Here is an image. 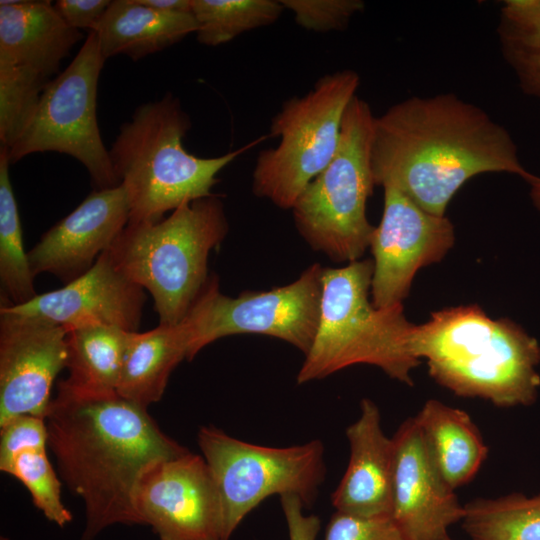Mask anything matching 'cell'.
Here are the masks:
<instances>
[{"label":"cell","mask_w":540,"mask_h":540,"mask_svg":"<svg viewBox=\"0 0 540 540\" xmlns=\"http://www.w3.org/2000/svg\"><path fill=\"white\" fill-rule=\"evenodd\" d=\"M372 260L341 268H323L322 295L313 344L297 374L304 384L356 364H369L412 386L420 364L411 349L409 322L402 304L377 308L369 299Z\"/></svg>","instance_id":"obj_5"},{"label":"cell","mask_w":540,"mask_h":540,"mask_svg":"<svg viewBox=\"0 0 540 540\" xmlns=\"http://www.w3.org/2000/svg\"><path fill=\"white\" fill-rule=\"evenodd\" d=\"M129 222L126 192L118 186L93 190L27 252L34 277L50 273L64 284L85 274Z\"/></svg>","instance_id":"obj_16"},{"label":"cell","mask_w":540,"mask_h":540,"mask_svg":"<svg viewBox=\"0 0 540 540\" xmlns=\"http://www.w3.org/2000/svg\"><path fill=\"white\" fill-rule=\"evenodd\" d=\"M530 187V198L535 208L540 212V177L532 173L524 179Z\"/></svg>","instance_id":"obj_35"},{"label":"cell","mask_w":540,"mask_h":540,"mask_svg":"<svg viewBox=\"0 0 540 540\" xmlns=\"http://www.w3.org/2000/svg\"><path fill=\"white\" fill-rule=\"evenodd\" d=\"M371 168L375 186L394 187L438 216L476 175L530 173L510 133L454 93L410 97L375 116Z\"/></svg>","instance_id":"obj_1"},{"label":"cell","mask_w":540,"mask_h":540,"mask_svg":"<svg viewBox=\"0 0 540 540\" xmlns=\"http://www.w3.org/2000/svg\"><path fill=\"white\" fill-rule=\"evenodd\" d=\"M97 35L88 36L71 63L48 83L25 129L7 150L11 164L33 153L58 152L78 160L95 190L118 186L97 122V88L105 63Z\"/></svg>","instance_id":"obj_10"},{"label":"cell","mask_w":540,"mask_h":540,"mask_svg":"<svg viewBox=\"0 0 540 540\" xmlns=\"http://www.w3.org/2000/svg\"><path fill=\"white\" fill-rule=\"evenodd\" d=\"M190 127L189 115L171 93L140 105L121 125L109 154L126 192L128 223L157 222L185 202L212 196L218 173L262 141L203 158L189 153L183 145Z\"/></svg>","instance_id":"obj_4"},{"label":"cell","mask_w":540,"mask_h":540,"mask_svg":"<svg viewBox=\"0 0 540 540\" xmlns=\"http://www.w3.org/2000/svg\"><path fill=\"white\" fill-rule=\"evenodd\" d=\"M135 507L160 540H220L219 495L203 456L187 451L153 464L139 481Z\"/></svg>","instance_id":"obj_13"},{"label":"cell","mask_w":540,"mask_h":540,"mask_svg":"<svg viewBox=\"0 0 540 540\" xmlns=\"http://www.w3.org/2000/svg\"><path fill=\"white\" fill-rule=\"evenodd\" d=\"M411 349L429 375L457 396L497 407L528 406L540 387V344L508 318L493 319L475 304L431 313L414 324Z\"/></svg>","instance_id":"obj_3"},{"label":"cell","mask_w":540,"mask_h":540,"mask_svg":"<svg viewBox=\"0 0 540 540\" xmlns=\"http://www.w3.org/2000/svg\"><path fill=\"white\" fill-rule=\"evenodd\" d=\"M322 272L315 263L290 284L236 298L221 293L218 278L209 276L183 319L190 331V360L208 344L235 334L272 336L306 355L319 322Z\"/></svg>","instance_id":"obj_11"},{"label":"cell","mask_w":540,"mask_h":540,"mask_svg":"<svg viewBox=\"0 0 540 540\" xmlns=\"http://www.w3.org/2000/svg\"><path fill=\"white\" fill-rule=\"evenodd\" d=\"M359 85L357 72L339 70L320 77L304 96L283 103L270 128V136L279 137V143L258 154L253 170L256 196L292 209L333 158L343 115Z\"/></svg>","instance_id":"obj_8"},{"label":"cell","mask_w":540,"mask_h":540,"mask_svg":"<svg viewBox=\"0 0 540 540\" xmlns=\"http://www.w3.org/2000/svg\"><path fill=\"white\" fill-rule=\"evenodd\" d=\"M50 81L0 61V143L10 148L32 118Z\"/></svg>","instance_id":"obj_29"},{"label":"cell","mask_w":540,"mask_h":540,"mask_svg":"<svg viewBox=\"0 0 540 540\" xmlns=\"http://www.w3.org/2000/svg\"><path fill=\"white\" fill-rule=\"evenodd\" d=\"M197 442L219 495L220 540H229L244 517L270 496L294 494L309 507L324 480V446L319 440L268 447L203 426Z\"/></svg>","instance_id":"obj_9"},{"label":"cell","mask_w":540,"mask_h":540,"mask_svg":"<svg viewBox=\"0 0 540 540\" xmlns=\"http://www.w3.org/2000/svg\"><path fill=\"white\" fill-rule=\"evenodd\" d=\"M104 58L136 61L162 51L197 31L192 13H165L138 0H113L93 30Z\"/></svg>","instance_id":"obj_21"},{"label":"cell","mask_w":540,"mask_h":540,"mask_svg":"<svg viewBox=\"0 0 540 540\" xmlns=\"http://www.w3.org/2000/svg\"><path fill=\"white\" fill-rule=\"evenodd\" d=\"M110 4V0H58L54 7L71 28L93 31Z\"/></svg>","instance_id":"obj_32"},{"label":"cell","mask_w":540,"mask_h":540,"mask_svg":"<svg viewBox=\"0 0 540 540\" xmlns=\"http://www.w3.org/2000/svg\"><path fill=\"white\" fill-rule=\"evenodd\" d=\"M190 331L182 320L175 325L134 332L128 345L117 394L147 409L158 402L175 367L190 359Z\"/></svg>","instance_id":"obj_22"},{"label":"cell","mask_w":540,"mask_h":540,"mask_svg":"<svg viewBox=\"0 0 540 540\" xmlns=\"http://www.w3.org/2000/svg\"><path fill=\"white\" fill-rule=\"evenodd\" d=\"M229 226L218 196L185 202L160 221L128 223L108 249L114 264L147 290L159 324L180 323L208 281L211 250Z\"/></svg>","instance_id":"obj_6"},{"label":"cell","mask_w":540,"mask_h":540,"mask_svg":"<svg viewBox=\"0 0 540 540\" xmlns=\"http://www.w3.org/2000/svg\"><path fill=\"white\" fill-rule=\"evenodd\" d=\"M141 4L165 13H192V0H138Z\"/></svg>","instance_id":"obj_34"},{"label":"cell","mask_w":540,"mask_h":540,"mask_svg":"<svg viewBox=\"0 0 540 540\" xmlns=\"http://www.w3.org/2000/svg\"><path fill=\"white\" fill-rule=\"evenodd\" d=\"M118 327L88 326L68 331V378L60 382L86 395L117 393L124 357L133 333Z\"/></svg>","instance_id":"obj_24"},{"label":"cell","mask_w":540,"mask_h":540,"mask_svg":"<svg viewBox=\"0 0 540 540\" xmlns=\"http://www.w3.org/2000/svg\"><path fill=\"white\" fill-rule=\"evenodd\" d=\"M360 416L346 430L347 469L332 493L338 512L358 517L391 516L394 447L381 428L377 405L364 398Z\"/></svg>","instance_id":"obj_18"},{"label":"cell","mask_w":540,"mask_h":540,"mask_svg":"<svg viewBox=\"0 0 540 540\" xmlns=\"http://www.w3.org/2000/svg\"><path fill=\"white\" fill-rule=\"evenodd\" d=\"M45 422L58 474L84 503L83 540L116 523L141 524L135 494L143 474L189 451L162 432L147 409L117 393L80 394L59 382Z\"/></svg>","instance_id":"obj_2"},{"label":"cell","mask_w":540,"mask_h":540,"mask_svg":"<svg viewBox=\"0 0 540 540\" xmlns=\"http://www.w3.org/2000/svg\"><path fill=\"white\" fill-rule=\"evenodd\" d=\"M375 116L357 95L343 115L337 150L292 207L295 225L317 251L336 262H354L375 229L366 215L375 186L371 145Z\"/></svg>","instance_id":"obj_7"},{"label":"cell","mask_w":540,"mask_h":540,"mask_svg":"<svg viewBox=\"0 0 540 540\" xmlns=\"http://www.w3.org/2000/svg\"><path fill=\"white\" fill-rule=\"evenodd\" d=\"M295 22L314 32H329L347 27L351 18L364 9L360 0H280Z\"/></svg>","instance_id":"obj_30"},{"label":"cell","mask_w":540,"mask_h":540,"mask_svg":"<svg viewBox=\"0 0 540 540\" xmlns=\"http://www.w3.org/2000/svg\"><path fill=\"white\" fill-rule=\"evenodd\" d=\"M51 1H0V61L46 80L81 41Z\"/></svg>","instance_id":"obj_19"},{"label":"cell","mask_w":540,"mask_h":540,"mask_svg":"<svg viewBox=\"0 0 540 540\" xmlns=\"http://www.w3.org/2000/svg\"><path fill=\"white\" fill-rule=\"evenodd\" d=\"M415 419L448 486L455 490L470 482L487 458L488 447L469 414L429 399Z\"/></svg>","instance_id":"obj_23"},{"label":"cell","mask_w":540,"mask_h":540,"mask_svg":"<svg viewBox=\"0 0 540 540\" xmlns=\"http://www.w3.org/2000/svg\"><path fill=\"white\" fill-rule=\"evenodd\" d=\"M282 510L287 522L289 540H315L320 530L318 516L305 515L302 500L294 494L280 497Z\"/></svg>","instance_id":"obj_33"},{"label":"cell","mask_w":540,"mask_h":540,"mask_svg":"<svg viewBox=\"0 0 540 540\" xmlns=\"http://www.w3.org/2000/svg\"><path fill=\"white\" fill-rule=\"evenodd\" d=\"M6 147H0V287L1 303L18 306L38 293L34 288L27 252L24 250L21 220L12 183Z\"/></svg>","instance_id":"obj_25"},{"label":"cell","mask_w":540,"mask_h":540,"mask_svg":"<svg viewBox=\"0 0 540 540\" xmlns=\"http://www.w3.org/2000/svg\"><path fill=\"white\" fill-rule=\"evenodd\" d=\"M497 35L522 91L540 99V0H505Z\"/></svg>","instance_id":"obj_26"},{"label":"cell","mask_w":540,"mask_h":540,"mask_svg":"<svg viewBox=\"0 0 540 540\" xmlns=\"http://www.w3.org/2000/svg\"><path fill=\"white\" fill-rule=\"evenodd\" d=\"M325 540H409L392 516L358 517L338 512L331 517Z\"/></svg>","instance_id":"obj_31"},{"label":"cell","mask_w":540,"mask_h":540,"mask_svg":"<svg viewBox=\"0 0 540 540\" xmlns=\"http://www.w3.org/2000/svg\"><path fill=\"white\" fill-rule=\"evenodd\" d=\"M462 526L472 540H540V495L475 499L464 505Z\"/></svg>","instance_id":"obj_27"},{"label":"cell","mask_w":540,"mask_h":540,"mask_svg":"<svg viewBox=\"0 0 540 540\" xmlns=\"http://www.w3.org/2000/svg\"><path fill=\"white\" fill-rule=\"evenodd\" d=\"M392 440V518L409 540H443L464 506L439 473L415 417Z\"/></svg>","instance_id":"obj_15"},{"label":"cell","mask_w":540,"mask_h":540,"mask_svg":"<svg viewBox=\"0 0 540 540\" xmlns=\"http://www.w3.org/2000/svg\"><path fill=\"white\" fill-rule=\"evenodd\" d=\"M383 189V214L370 241L371 301L377 308L402 304L418 270L440 262L455 243L446 215L423 210L394 187Z\"/></svg>","instance_id":"obj_12"},{"label":"cell","mask_w":540,"mask_h":540,"mask_svg":"<svg viewBox=\"0 0 540 540\" xmlns=\"http://www.w3.org/2000/svg\"><path fill=\"white\" fill-rule=\"evenodd\" d=\"M283 9L280 0H192L196 38L206 46L222 45L276 22Z\"/></svg>","instance_id":"obj_28"},{"label":"cell","mask_w":540,"mask_h":540,"mask_svg":"<svg viewBox=\"0 0 540 540\" xmlns=\"http://www.w3.org/2000/svg\"><path fill=\"white\" fill-rule=\"evenodd\" d=\"M45 418L20 415L0 426V470L18 479L34 505L59 526L72 520L61 498V481L47 456Z\"/></svg>","instance_id":"obj_20"},{"label":"cell","mask_w":540,"mask_h":540,"mask_svg":"<svg viewBox=\"0 0 540 540\" xmlns=\"http://www.w3.org/2000/svg\"><path fill=\"white\" fill-rule=\"evenodd\" d=\"M145 300V290L117 268L106 250L85 274L60 289L38 294L22 305H1L50 320L67 331L88 326L137 331Z\"/></svg>","instance_id":"obj_17"},{"label":"cell","mask_w":540,"mask_h":540,"mask_svg":"<svg viewBox=\"0 0 540 540\" xmlns=\"http://www.w3.org/2000/svg\"><path fill=\"white\" fill-rule=\"evenodd\" d=\"M67 329L0 305V426L20 415L45 418L50 391L66 367Z\"/></svg>","instance_id":"obj_14"},{"label":"cell","mask_w":540,"mask_h":540,"mask_svg":"<svg viewBox=\"0 0 540 540\" xmlns=\"http://www.w3.org/2000/svg\"><path fill=\"white\" fill-rule=\"evenodd\" d=\"M443 540H453V539L450 538L449 536H446Z\"/></svg>","instance_id":"obj_36"}]
</instances>
